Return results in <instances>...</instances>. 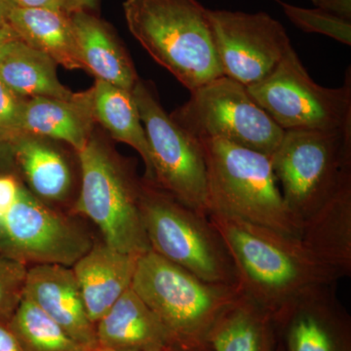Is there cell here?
<instances>
[{
  "label": "cell",
  "mask_w": 351,
  "mask_h": 351,
  "mask_svg": "<svg viewBox=\"0 0 351 351\" xmlns=\"http://www.w3.org/2000/svg\"><path fill=\"white\" fill-rule=\"evenodd\" d=\"M208 218L225 242L243 294L271 313L306 289L343 278L299 237L221 212Z\"/></svg>",
  "instance_id": "6da1fadb"
},
{
  "label": "cell",
  "mask_w": 351,
  "mask_h": 351,
  "mask_svg": "<svg viewBox=\"0 0 351 351\" xmlns=\"http://www.w3.org/2000/svg\"><path fill=\"white\" fill-rule=\"evenodd\" d=\"M123 11L132 36L191 93L223 75L198 0H125Z\"/></svg>",
  "instance_id": "7a4b0ae2"
},
{
  "label": "cell",
  "mask_w": 351,
  "mask_h": 351,
  "mask_svg": "<svg viewBox=\"0 0 351 351\" xmlns=\"http://www.w3.org/2000/svg\"><path fill=\"white\" fill-rule=\"evenodd\" d=\"M132 288L186 351H212L214 325L243 294L239 284L207 282L152 250L138 258Z\"/></svg>",
  "instance_id": "3957f363"
},
{
  "label": "cell",
  "mask_w": 351,
  "mask_h": 351,
  "mask_svg": "<svg viewBox=\"0 0 351 351\" xmlns=\"http://www.w3.org/2000/svg\"><path fill=\"white\" fill-rule=\"evenodd\" d=\"M199 142L206 163L210 212L301 237L302 223L284 200L270 156L221 138Z\"/></svg>",
  "instance_id": "277c9868"
},
{
  "label": "cell",
  "mask_w": 351,
  "mask_h": 351,
  "mask_svg": "<svg viewBox=\"0 0 351 351\" xmlns=\"http://www.w3.org/2000/svg\"><path fill=\"white\" fill-rule=\"evenodd\" d=\"M77 156L82 188L73 214L89 219L115 250L135 256L151 251L141 216V180L93 133Z\"/></svg>",
  "instance_id": "5b68a950"
},
{
  "label": "cell",
  "mask_w": 351,
  "mask_h": 351,
  "mask_svg": "<svg viewBox=\"0 0 351 351\" xmlns=\"http://www.w3.org/2000/svg\"><path fill=\"white\" fill-rule=\"evenodd\" d=\"M140 211L152 251L207 282L239 284L232 257L208 217L149 180H141Z\"/></svg>",
  "instance_id": "8992f818"
},
{
  "label": "cell",
  "mask_w": 351,
  "mask_h": 351,
  "mask_svg": "<svg viewBox=\"0 0 351 351\" xmlns=\"http://www.w3.org/2000/svg\"><path fill=\"white\" fill-rule=\"evenodd\" d=\"M270 157L284 200L302 223L351 179V128L285 131Z\"/></svg>",
  "instance_id": "52a82bcc"
},
{
  "label": "cell",
  "mask_w": 351,
  "mask_h": 351,
  "mask_svg": "<svg viewBox=\"0 0 351 351\" xmlns=\"http://www.w3.org/2000/svg\"><path fill=\"white\" fill-rule=\"evenodd\" d=\"M170 115L196 140L221 138L267 156L276 151L285 132L244 85L225 75L191 92Z\"/></svg>",
  "instance_id": "ba28073f"
},
{
  "label": "cell",
  "mask_w": 351,
  "mask_h": 351,
  "mask_svg": "<svg viewBox=\"0 0 351 351\" xmlns=\"http://www.w3.org/2000/svg\"><path fill=\"white\" fill-rule=\"evenodd\" d=\"M339 88L317 84L294 48L262 82L246 87L256 103L283 131L351 128V76Z\"/></svg>",
  "instance_id": "9c48e42d"
},
{
  "label": "cell",
  "mask_w": 351,
  "mask_h": 351,
  "mask_svg": "<svg viewBox=\"0 0 351 351\" xmlns=\"http://www.w3.org/2000/svg\"><path fill=\"white\" fill-rule=\"evenodd\" d=\"M132 95L151 151L152 182L182 204L209 216L206 163L201 143L164 110L152 83L138 78Z\"/></svg>",
  "instance_id": "30bf717a"
},
{
  "label": "cell",
  "mask_w": 351,
  "mask_h": 351,
  "mask_svg": "<svg viewBox=\"0 0 351 351\" xmlns=\"http://www.w3.org/2000/svg\"><path fill=\"white\" fill-rule=\"evenodd\" d=\"M93 243L75 221L48 206L23 184L13 206L0 221V255L25 265L73 267Z\"/></svg>",
  "instance_id": "8fae6325"
},
{
  "label": "cell",
  "mask_w": 351,
  "mask_h": 351,
  "mask_svg": "<svg viewBox=\"0 0 351 351\" xmlns=\"http://www.w3.org/2000/svg\"><path fill=\"white\" fill-rule=\"evenodd\" d=\"M223 75L245 87L262 82L293 47L287 32L265 12L210 10Z\"/></svg>",
  "instance_id": "7c38bea8"
},
{
  "label": "cell",
  "mask_w": 351,
  "mask_h": 351,
  "mask_svg": "<svg viewBox=\"0 0 351 351\" xmlns=\"http://www.w3.org/2000/svg\"><path fill=\"white\" fill-rule=\"evenodd\" d=\"M335 284L314 286L272 313L284 351H351V318Z\"/></svg>",
  "instance_id": "4fadbf2b"
},
{
  "label": "cell",
  "mask_w": 351,
  "mask_h": 351,
  "mask_svg": "<svg viewBox=\"0 0 351 351\" xmlns=\"http://www.w3.org/2000/svg\"><path fill=\"white\" fill-rule=\"evenodd\" d=\"M24 297L60 325L87 351L98 348L96 325L88 315L73 267L57 263L27 269Z\"/></svg>",
  "instance_id": "5bb4252c"
},
{
  "label": "cell",
  "mask_w": 351,
  "mask_h": 351,
  "mask_svg": "<svg viewBox=\"0 0 351 351\" xmlns=\"http://www.w3.org/2000/svg\"><path fill=\"white\" fill-rule=\"evenodd\" d=\"M96 334L101 350H182L132 286L96 323Z\"/></svg>",
  "instance_id": "9a60e30c"
},
{
  "label": "cell",
  "mask_w": 351,
  "mask_h": 351,
  "mask_svg": "<svg viewBox=\"0 0 351 351\" xmlns=\"http://www.w3.org/2000/svg\"><path fill=\"white\" fill-rule=\"evenodd\" d=\"M138 258L115 250L104 241L94 242L71 267L95 325L131 287Z\"/></svg>",
  "instance_id": "2e32d148"
},
{
  "label": "cell",
  "mask_w": 351,
  "mask_h": 351,
  "mask_svg": "<svg viewBox=\"0 0 351 351\" xmlns=\"http://www.w3.org/2000/svg\"><path fill=\"white\" fill-rule=\"evenodd\" d=\"M94 124L89 90L69 101L34 97L23 104L14 135L29 134L63 141L78 152L91 137Z\"/></svg>",
  "instance_id": "e0dca14e"
},
{
  "label": "cell",
  "mask_w": 351,
  "mask_h": 351,
  "mask_svg": "<svg viewBox=\"0 0 351 351\" xmlns=\"http://www.w3.org/2000/svg\"><path fill=\"white\" fill-rule=\"evenodd\" d=\"M80 61L85 71L132 92L138 80L135 66L112 27L86 11L69 14Z\"/></svg>",
  "instance_id": "ac0fdd59"
},
{
  "label": "cell",
  "mask_w": 351,
  "mask_h": 351,
  "mask_svg": "<svg viewBox=\"0 0 351 351\" xmlns=\"http://www.w3.org/2000/svg\"><path fill=\"white\" fill-rule=\"evenodd\" d=\"M301 239L341 277L351 274V179L302 223Z\"/></svg>",
  "instance_id": "d6986e66"
},
{
  "label": "cell",
  "mask_w": 351,
  "mask_h": 351,
  "mask_svg": "<svg viewBox=\"0 0 351 351\" xmlns=\"http://www.w3.org/2000/svg\"><path fill=\"white\" fill-rule=\"evenodd\" d=\"M47 140L29 134L8 138L29 191L45 203L63 202L73 188V175L63 152Z\"/></svg>",
  "instance_id": "ffe728a7"
},
{
  "label": "cell",
  "mask_w": 351,
  "mask_h": 351,
  "mask_svg": "<svg viewBox=\"0 0 351 351\" xmlns=\"http://www.w3.org/2000/svg\"><path fill=\"white\" fill-rule=\"evenodd\" d=\"M8 24L21 40L68 69H84L71 16L64 11L15 6Z\"/></svg>",
  "instance_id": "44dd1931"
},
{
  "label": "cell",
  "mask_w": 351,
  "mask_h": 351,
  "mask_svg": "<svg viewBox=\"0 0 351 351\" xmlns=\"http://www.w3.org/2000/svg\"><path fill=\"white\" fill-rule=\"evenodd\" d=\"M56 64L47 55L17 38L0 52V80L22 98L75 100L78 93L59 82Z\"/></svg>",
  "instance_id": "7402d4cb"
},
{
  "label": "cell",
  "mask_w": 351,
  "mask_h": 351,
  "mask_svg": "<svg viewBox=\"0 0 351 351\" xmlns=\"http://www.w3.org/2000/svg\"><path fill=\"white\" fill-rule=\"evenodd\" d=\"M209 343L212 351H276L274 315L242 294L219 316Z\"/></svg>",
  "instance_id": "603a6c76"
},
{
  "label": "cell",
  "mask_w": 351,
  "mask_h": 351,
  "mask_svg": "<svg viewBox=\"0 0 351 351\" xmlns=\"http://www.w3.org/2000/svg\"><path fill=\"white\" fill-rule=\"evenodd\" d=\"M89 92L95 123H100L114 140L136 149L145 163V179L154 181L151 151L132 92L100 80Z\"/></svg>",
  "instance_id": "cb8c5ba5"
},
{
  "label": "cell",
  "mask_w": 351,
  "mask_h": 351,
  "mask_svg": "<svg viewBox=\"0 0 351 351\" xmlns=\"http://www.w3.org/2000/svg\"><path fill=\"white\" fill-rule=\"evenodd\" d=\"M8 326L24 351H87L43 309L25 297Z\"/></svg>",
  "instance_id": "d4e9b609"
},
{
  "label": "cell",
  "mask_w": 351,
  "mask_h": 351,
  "mask_svg": "<svg viewBox=\"0 0 351 351\" xmlns=\"http://www.w3.org/2000/svg\"><path fill=\"white\" fill-rule=\"evenodd\" d=\"M288 19L302 32L329 36L345 45H351V21L343 19L321 9H307L276 0Z\"/></svg>",
  "instance_id": "484cf974"
},
{
  "label": "cell",
  "mask_w": 351,
  "mask_h": 351,
  "mask_svg": "<svg viewBox=\"0 0 351 351\" xmlns=\"http://www.w3.org/2000/svg\"><path fill=\"white\" fill-rule=\"evenodd\" d=\"M27 265L0 255V322L8 324L24 298Z\"/></svg>",
  "instance_id": "4316f807"
},
{
  "label": "cell",
  "mask_w": 351,
  "mask_h": 351,
  "mask_svg": "<svg viewBox=\"0 0 351 351\" xmlns=\"http://www.w3.org/2000/svg\"><path fill=\"white\" fill-rule=\"evenodd\" d=\"M27 99L14 93L0 80V135L6 138L15 133L23 104Z\"/></svg>",
  "instance_id": "83f0119b"
},
{
  "label": "cell",
  "mask_w": 351,
  "mask_h": 351,
  "mask_svg": "<svg viewBox=\"0 0 351 351\" xmlns=\"http://www.w3.org/2000/svg\"><path fill=\"white\" fill-rule=\"evenodd\" d=\"M22 184L13 175H0V221L13 206Z\"/></svg>",
  "instance_id": "f1b7e54d"
},
{
  "label": "cell",
  "mask_w": 351,
  "mask_h": 351,
  "mask_svg": "<svg viewBox=\"0 0 351 351\" xmlns=\"http://www.w3.org/2000/svg\"><path fill=\"white\" fill-rule=\"evenodd\" d=\"M311 2L321 10L351 21V0H311Z\"/></svg>",
  "instance_id": "f546056e"
},
{
  "label": "cell",
  "mask_w": 351,
  "mask_h": 351,
  "mask_svg": "<svg viewBox=\"0 0 351 351\" xmlns=\"http://www.w3.org/2000/svg\"><path fill=\"white\" fill-rule=\"evenodd\" d=\"M16 6L22 8H43L66 12L64 0H13Z\"/></svg>",
  "instance_id": "4dcf8cb0"
},
{
  "label": "cell",
  "mask_w": 351,
  "mask_h": 351,
  "mask_svg": "<svg viewBox=\"0 0 351 351\" xmlns=\"http://www.w3.org/2000/svg\"><path fill=\"white\" fill-rule=\"evenodd\" d=\"M0 351H24L8 324L0 322Z\"/></svg>",
  "instance_id": "1f68e13d"
},
{
  "label": "cell",
  "mask_w": 351,
  "mask_h": 351,
  "mask_svg": "<svg viewBox=\"0 0 351 351\" xmlns=\"http://www.w3.org/2000/svg\"><path fill=\"white\" fill-rule=\"evenodd\" d=\"M66 12L68 14L86 11L94 13L98 8V0H64Z\"/></svg>",
  "instance_id": "d6a6232c"
},
{
  "label": "cell",
  "mask_w": 351,
  "mask_h": 351,
  "mask_svg": "<svg viewBox=\"0 0 351 351\" xmlns=\"http://www.w3.org/2000/svg\"><path fill=\"white\" fill-rule=\"evenodd\" d=\"M17 38H19V36L9 24L0 27V52L5 47L6 44Z\"/></svg>",
  "instance_id": "836d02e7"
},
{
  "label": "cell",
  "mask_w": 351,
  "mask_h": 351,
  "mask_svg": "<svg viewBox=\"0 0 351 351\" xmlns=\"http://www.w3.org/2000/svg\"><path fill=\"white\" fill-rule=\"evenodd\" d=\"M15 6L13 0H0V27L8 25L9 15Z\"/></svg>",
  "instance_id": "e575fe53"
},
{
  "label": "cell",
  "mask_w": 351,
  "mask_h": 351,
  "mask_svg": "<svg viewBox=\"0 0 351 351\" xmlns=\"http://www.w3.org/2000/svg\"><path fill=\"white\" fill-rule=\"evenodd\" d=\"M9 147L8 138L3 137V136L0 135V154H1L2 151H3L5 147Z\"/></svg>",
  "instance_id": "d590c367"
},
{
  "label": "cell",
  "mask_w": 351,
  "mask_h": 351,
  "mask_svg": "<svg viewBox=\"0 0 351 351\" xmlns=\"http://www.w3.org/2000/svg\"><path fill=\"white\" fill-rule=\"evenodd\" d=\"M93 351H113V350H101V348H97ZM162 351H184L181 350V348H172V350H162Z\"/></svg>",
  "instance_id": "8d00e7d4"
},
{
  "label": "cell",
  "mask_w": 351,
  "mask_h": 351,
  "mask_svg": "<svg viewBox=\"0 0 351 351\" xmlns=\"http://www.w3.org/2000/svg\"><path fill=\"white\" fill-rule=\"evenodd\" d=\"M276 351H284L283 348H281V346H280V345H279V343H278V345H277V348H276Z\"/></svg>",
  "instance_id": "74e56055"
}]
</instances>
